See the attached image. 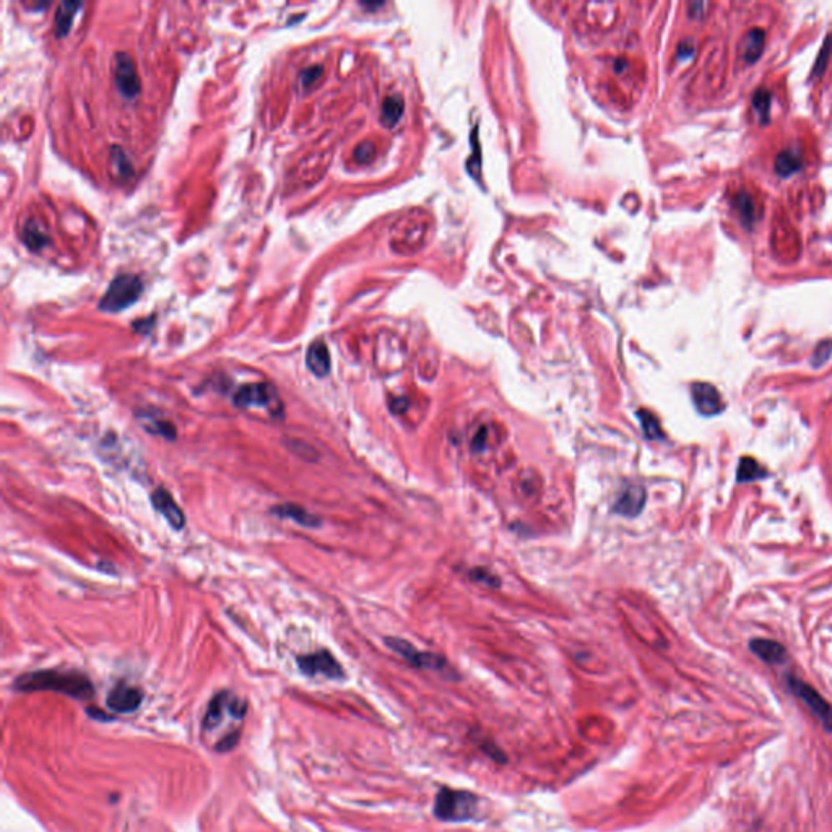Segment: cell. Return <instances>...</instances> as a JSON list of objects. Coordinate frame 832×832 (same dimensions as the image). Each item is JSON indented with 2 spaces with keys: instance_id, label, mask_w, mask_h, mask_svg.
<instances>
[{
  "instance_id": "9c48e42d",
  "label": "cell",
  "mask_w": 832,
  "mask_h": 832,
  "mask_svg": "<svg viewBox=\"0 0 832 832\" xmlns=\"http://www.w3.org/2000/svg\"><path fill=\"white\" fill-rule=\"evenodd\" d=\"M691 397L696 410L704 416H715L722 413L725 404L719 389L709 382H694L691 386Z\"/></svg>"
},
{
  "instance_id": "7a4b0ae2",
  "label": "cell",
  "mask_w": 832,
  "mask_h": 832,
  "mask_svg": "<svg viewBox=\"0 0 832 832\" xmlns=\"http://www.w3.org/2000/svg\"><path fill=\"white\" fill-rule=\"evenodd\" d=\"M15 688L23 692L54 691L81 701H88L95 696L93 683L78 672L39 670L25 673L16 678Z\"/></svg>"
},
{
  "instance_id": "83f0119b",
  "label": "cell",
  "mask_w": 832,
  "mask_h": 832,
  "mask_svg": "<svg viewBox=\"0 0 832 832\" xmlns=\"http://www.w3.org/2000/svg\"><path fill=\"white\" fill-rule=\"evenodd\" d=\"M374 151H376L374 145L371 142H363L356 150H354V158L359 163H366L374 156Z\"/></svg>"
},
{
  "instance_id": "44dd1931",
  "label": "cell",
  "mask_w": 832,
  "mask_h": 832,
  "mask_svg": "<svg viewBox=\"0 0 832 832\" xmlns=\"http://www.w3.org/2000/svg\"><path fill=\"white\" fill-rule=\"evenodd\" d=\"M140 421L145 431L156 436H163V438L166 439H176V428H174V424L171 421L161 420V418L155 415H147V413L140 416Z\"/></svg>"
},
{
  "instance_id": "ffe728a7",
  "label": "cell",
  "mask_w": 832,
  "mask_h": 832,
  "mask_svg": "<svg viewBox=\"0 0 832 832\" xmlns=\"http://www.w3.org/2000/svg\"><path fill=\"white\" fill-rule=\"evenodd\" d=\"M81 4L77 2H62L56 11V33L57 36H66L71 31L73 16L80 10Z\"/></svg>"
},
{
  "instance_id": "ba28073f",
  "label": "cell",
  "mask_w": 832,
  "mask_h": 832,
  "mask_svg": "<svg viewBox=\"0 0 832 832\" xmlns=\"http://www.w3.org/2000/svg\"><path fill=\"white\" fill-rule=\"evenodd\" d=\"M299 670L307 674V677H317V674H324L330 679L343 678V668L335 657L330 654L329 650H317L312 654L302 655L298 659Z\"/></svg>"
},
{
  "instance_id": "2e32d148",
  "label": "cell",
  "mask_w": 832,
  "mask_h": 832,
  "mask_svg": "<svg viewBox=\"0 0 832 832\" xmlns=\"http://www.w3.org/2000/svg\"><path fill=\"white\" fill-rule=\"evenodd\" d=\"M749 649L762 662L771 663V665H777V663H782L787 659V650L784 649V645L771 641V639H754V641L749 642Z\"/></svg>"
},
{
  "instance_id": "52a82bcc",
  "label": "cell",
  "mask_w": 832,
  "mask_h": 832,
  "mask_svg": "<svg viewBox=\"0 0 832 832\" xmlns=\"http://www.w3.org/2000/svg\"><path fill=\"white\" fill-rule=\"evenodd\" d=\"M386 644L391 647L394 652H397L404 659L410 663V665L416 667V668H421V670H434V672H441L444 670L447 667L446 660L442 659V657L431 654V652H420L418 649L413 647L410 642L404 641V639H399V637H387L386 639Z\"/></svg>"
},
{
  "instance_id": "d4e9b609",
  "label": "cell",
  "mask_w": 832,
  "mask_h": 832,
  "mask_svg": "<svg viewBox=\"0 0 832 832\" xmlns=\"http://www.w3.org/2000/svg\"><path fill=\"white\" fill-rule=\"evenodd\" d=\"M771 101H772V95L769 90H758L754 93L753 96V108L756 113H758L759 119L762 124H766L767 120H769V115H771Z\"/></svg>"
},
{
  "instance_id": "277c9868",
  "label": "cell",
  "mask_w": 832,
  "mask_h": 832,
  "mask_svg": "<svg viewBox=\"0 0 832 832\" xmlns=\"http://www.w3.org/2000/svg\"><path fill=\"white\" fill-rule=\"evenodd\" d=\"M143 291V283L137 275L122 273L109 283L106 293L100 301V309L104 312H119L132 306Z\"/></svg>"
},
{
  "instance_id": "603a6c76",
  "label": "cell",
  "mask_w": 832,
  "mask_h": 832,
  "mask_svg": "<svg viewBox=\"0 0 832 832\" xmlns=\"http://www.w3.org/2000/svg\"><path fill=\"white\" fill-rule=\"evenodd\" d=\"M800 168L801 160L798 155L794 153V151H782V153L776 158V173L782 178L792 176V174L798 171Z\"/></svg>"
},
{
  "instance_id": "484cf974",
  "label": "cell",
  "mask_w": 832,
  "mask_h": 832,
  "mask_svg": "<svg viewBox=\"0 0 832 832\" xmlns=\"http://www.w3.org/2000/svg\"><path fill=\"white\" fill-rule=\"evenodd\" d=\"M25 242L30 246V249H38V247H43L46 242H48V237L43 231H39L38 226H34L33 223H28V226L25 228Z\"/></svg>"
},
{
  "instance_id": "3957f363",
  "label": "cell",
  "mask_w": 832,
  "mask_h": 832,
  "mask_svg": "<svg viewBox=\"0 0 832 832\" xmlns=\"http://www.w3.org/2000/svg\"><path fill=\"white\" fill-rule=\"evenodd\" d=\"M478 811V796L465 790L441 789L434 801V816L441 821H470Z\"/></svg>"
},
{
  "instance_id": "5bb4252c",
  "label": "cell",
  "mask_w": 832,
  "mask_h": 832,
  "mask_svg": "<svg viewBox=\"0 0 832 832\" xmlns=\"http://www.w3.org/2000/svg\"><path fill=\"white\" fill-rule=\"evenodd\" d=\"M306 366L314 376L325 377L330 372V353L322 340L312 341L306 353Z\"/></svg>"
},
{
  "instance_id": "30bf717a",
  "label": "cell",
  "mask_w": 832,
  "mask_h": 832,
  "mask_svg": "<svg viewBox=\"0 0 832 832\" xmlns=\"http://www.w3.org/2000/svg\"><path fill=\"white\" fill-rule=\"evenodd\" d=\"M114 80L119 91L127 98L135 96L140 91V80L137 77L135 66L125 52H118L114 56Z\"/></svg>"
},
{
  "instance_id": "4fadbf2b",
  "label": "cell",
  "mask_w": 832,
  "mask_h": 832,
  "mask_svg": "<svg viewBox=\"0 0 832 832\" xmlns=\"http://www.w3.org/2000/svg\"><path fill=\"white\" fill-rule=\"evenodd\" d=\"M645 498H647L645 488L642 485H639V483H631V485H627L625 490L621 491L613 509L618 512L620 515L637 517L644 509Z\"/></svg>"
},
{
  "instance_id": "f1b7e54d",
  "label": "cell",
  "mask_w": 832,
  "mask_h": 832,
  "mask_svg": "<svg viewBox=\"0 0 832 832\" xmlns=\"http://www.w3.org/2000/svg\"><path fill=\"white\" fill-rule=\"evenodd\" d=\"M471 577H473V580L485 582V584L491 585V587H498L499 585V580H498L496 575H493L491 572H488L486 569H475V571L471 572Z\"/></svg>"
},
{
  "instance_id": "f546056e",
  "label": "cell",
  "mask_w": 832,
  "mask_h": 832,
  "mask_svg": "<svg viewBox=\"0 0 832 832\" xmlns=\"http://www.w3.org/2000/svg\"><path fill=\"white\" fill-rule=\"evenodd\" d=\"M692 52H694V48H692L689 41H683L678 48V57L679 59H688L689 56H692Z\"/></svg>"
},
{
  "instance_id": "5b68a950",
  "label": "cell",
  "mask_w": 832,
  "mask_h": 832,
  "mask_svg": "<svg viewBox=\"0 0 832 832\" xmlns=\"http://www.w3.org/2000/svg\"><path fill=\"white\" fill-rule=\"evenodd\" d=\"M232 404L237 409H251V406H264L270 413H282L283 404L277 389L269 382L244 384L232 395Z\"/></svg>"
},
{
  "instance_id": "7402d4cb",
  "label": "cell",
  "mask_w": 832,
  "mask_h": 832,
  "mask_svg": "<svg viewBox=\"0 0 832 832\" xmlns=\"http://www.w3.org/2000/svg\"><path fill=\"white\" fill-rule=\"evenodd\" d=\"M733 205H735L738 215H740V218L744 225L751 226L756 220V203L754 199L746 192H740V194H736L735 200H733Z\"/></svg>"
},
{
  "instance_id": "cb8c5ba5",
  "label": "cell",
  "mask_w": 832,
  "mask_h": 832,
  "mask_svg": "<svg viewBox=\"0 0 832 832\" xmlns=\"http://www.w3.org/2000/svg\"><path fill=\"white\" fill-rule=\"evenodd\" d=\"M637 418L641 420V426H642L645 438L647 439H662L663 438L660 421H659V418L654 415V413H650L649 410H641L637 413Z\"/></svg>"
},
{
  "instance_id": "7c38bea8",
  "label": "cell",
  "mask_w": 832,
  "mask_h": 832,
  "mask_svg": "<svg viewBox=\"0 0 832 832\" xmlns=\"http://www.w3.org/2000/svg\"><path fill=\"white\" fill-rule=\"evenodd\" d=\"M151 505L165 517L174 530H183L185 527V514L166 490L158 488V490L153 491V494H151Z\"/></svg>"
},
{
  "instance_id": "8992f818",
  "label": "cell",
  "mask_w": 832,
  "mask_h": 832,
  "mask_svg": "<svg viewBox=\"0 0 832 832\" xmlns=\"http://www.w3.org/2000/svg\"><path fill=\"white\" fill-rule=\"evenodd\" d=\"M787 684L790 691H792L800 701H803V704L810 709L814 717L821 722L824 730L832 731V707L829 706L828 701H826L813 686L801 682L798 678L789 677Z\"/></svg>"
},
{
  "instance_id": "4316f807",
  "label": "cell",
  "mask_w": 832,
  "mask_h": 832,
  "mask_svg": "<svg viewBox=\"0 0 832 832\" xmlns=\"http://www.w3.org/2000/svg\"><path fill=\"white\" fill-rule=\"evenodd\" d=\"M831 354H832V341L826 340V341L819 343V345L816 346V351H814V354H813L811 363H813L814 368L823 366L831 358Z\"/></svg>"
},
{
  "instance_id": "9a60e30c",
  "label": "cell",
  "mask_w": 832,
  "mask_h": 832,
  "mask_svg": "<svg viewBox=\"0 0 832 832\" xmlns=\"http://www.w3.org/2000/svg\"><path fill=\"white\" fill-rule=\"evenodd\" d=\"M272 515L275 517H280V519H289V520H294L296 523H299L302 527H307V528H317L321 527L322 520L319 519L317 515L311 514V512H307L306 509H302L301 505H296V504H280V505H275V508L270 509Z\"/></svg>"
},
{
  "instance_id": "6da1fadb",
  "label": "cell",
  "mask_w": 832,
  "mask_h": 832,
  "mask_svg": "<svg viewBox=\"0 0 832 832\" xmlns=\"http://www.w3.org/2000/svg\"><path fill=\"white\" fill-rule=\"evenodd\" d=\"M247 704L241 697H237L231 691H220L208 702L205 717L202 722V730L205 735H215L223 730L220 743L217 744L218 751H230L235 748L240 736V725L246 717Z\"/></svg>"
},
{
  "instance_id": "e0dca14e",
  "label": "cell",
  "mask_w": 832,
  "mask_h": 832,
  "mask_svg": "<svg viewBox=\"0 0 832 832\" xmlns=\"http://www.w3.org/2000/svg\"><path fill=\"white\" fill-rule=\"evenodd\" d=\"M764 43H766V34H764V31L759 30V28H754V30L746 33V36H744L741 41V52H743L744 61H748V62L758 61L762 49H764Z\"/></svg>"
},
{
  "instance_id": "ac0fdd59",
  "label": "cell",
  "mask_w": 832,
  "mask_h": 832,
  "mask_svg": "<svg viewBox=\"0 0 832 832\" xmlns=\"http://www.w3.org/2000/svg\"><path fill=\"white\" fill-rule=\"evenodd\" d=\"M405 111V103H404V98L400 95H391L387 96L386 100L382 103V109H381V120L382 124L386 127H394L397 125V122L400 120L401 114H404Z\"/></svg>"
},
{
  "instance_id": "8fae6325",
  "label": "cell",
  "mask_w": 832,
  "mask_h": 832,
  "mask_svg": "<svg viewBox=\"0 0 832 832\" xmlns=\"http://www.w3.org/2000/svg\"><path fill=\"white\" fill-rule=\"evenodd\" d=\"M143 699V694L140 689L133 688L125 683H119L114 686L108 694V707L113 709L114 712L119 714H129L137 711L140 707Z\"/></svg>"
},
{
  "instance_id": "d6986e66",
  "label": "cell",
  "mask_w": 832,
  "mask_h": 832,
  "mask_svg": "<svg viewBox=\"0 0 832 832\" xmlns=\"http://www.w3.org/2000/svg\"><path fill=\"white\" fill-rule=\"evenodd\" d=\"M766 476H767V470L762 467V465L756 461V458H751V457L740 458V463H738V468H736V480L738 481L748 483V481L766 478Z\"/></svg>"
}]
</instances>
